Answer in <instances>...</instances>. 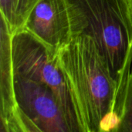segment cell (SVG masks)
Instances as JSON below:
<instances>
[{"mask_svg": "<svg viewBox=\"0 0 132 132\" xmlns=\"http://www.w3.org/2000/svg\"><path fill=\"white\" fill-rule=\"evenodd\" d=\"M60 69L73 104L81 132H100L102 120L114 114L119 80L94 40L88 36H78L56 53ZM120 126V125H119Z\"/></svg>", "mask_w": 132, "mask_h": 132, "instance_id": "obj_1", "label": "cell"}, {"mask_svg": "<svg viewBox=\"0 0 132 132\" xmlns=\"http://www.w3.org/2000/svg\"><path fill=\"white\" fill-rule=\"evenodd\" d=\"M64 2L72 37H91L118 80L132 58V21L125 0Z\"/></svg>", "mask_w": 132, "mask_h": 132, "instance_id": "obj_2", "label": "cell"}, {"mask_svg": "<svg viewBox=\"0 0 132 132\" xmlns=\"http://www.w3.org/2000/svg\"><path fill=\"white\" fill-rule=\"evenodd\" d=\"M12 54L15 76L48 86L63 111L70 132H81L70 92L56 63V53L31 33L22 30L12 36Z\"/></svg>", "mask_w": 132, "mask_h": 132, "instance_id": "obj_3", "label": "cell"}, {"mask_svg": "<svg viewBox=\"0 0 132 132\" xmlns=\"http://www.w3.org/2000/svg\"><path fill=\"white\" fill-rule=\"evenodd\" d=\"M15 92L26 132H70L66 116L46 84L15 76Z\"/></svg>", "mask_w": 132, "mask_h": 132, "instance_id": "obj_4", "label": "cell"}, {"mask_svg": "<svg viewBox=\"0 0 132 132\" xmlns=\"http://www.w3.org/2000/svg\"><path fill=\"white\" fill-rule=\"evenodd\" d=\"M23 30L57 53L73 38L64 0H40L31 12Z\"/></svg>", "mask_w": 132, "mask_h": 132, "instance_id": "obj_5", "label": "cell"}, {"mask_svg": "<svg viewBox=\"0 0 132 132\" xmlns=\"http://www.w3.org/2000/svg\"><path fill=\"white\" fill-rule=\"evenodd\" d=\"M12 36L1 19L0 27V132H26L15 92L12 54Z\"/></svg>", "mask_w": 132, "mask_h": 132, "instance_id": "obj_6", "label": "cell"}, {"mask_svg": "<svg viewBox=\"0 0 132 132\" xmlns=\"http://www.w3.org/2000/svg\"><path fill=\"white\" fill-rule=\"evenodd\" d=\"M118 80L114 114L120 117L121 124L117 132H132V58Z\"/></svg>", "mask_w": 132, "mask_h": 132, "instance_id": "obj_7", "label": "cell"}, {"mask_svg": "<svg viewBox=\"0 0 132 132\" xmlns=\"http://www.w3.org/2000/svg\"><path fill=\"white\" fill-rule=\"evenodd\" d=\"M40 0H0L1 19L9 32L14 36L22 31L26 21Z\"/></svg>", "mask_w": 132, "mask_h": 132, "instance_id": "obj_8", "label": "cell"}, {"mask_svg": "<svg viewBox=\"0 0 132 132\" xmlns=\"http://www.w3.org/2000/svg\"><path fill=\"white\" fill-rule=\"evenodd\" d=\"M125 2H126L128 10L130 17H131V19L132 21V0H125Z\"/></svg>", "mask_w": 132, "mask_h": 132, "instance_id": "obj_9", "label": "cell"}]
</instances>
